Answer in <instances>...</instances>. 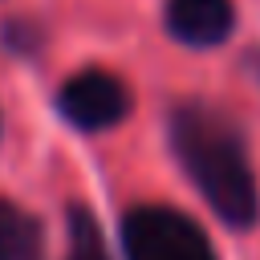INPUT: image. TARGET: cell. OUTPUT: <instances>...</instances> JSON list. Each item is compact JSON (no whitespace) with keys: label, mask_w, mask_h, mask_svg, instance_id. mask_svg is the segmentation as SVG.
Segmentation results:
<instances>
[{"label":"cell","mask_w":260,"mask_h":260,"mask_svg":"<svg viewBox=\"0 0 260 260\" xmlns=\"http://www.w3.org/2000/svg\"><path fill=\"white\" fill-rule=\"evenodd\" d=\"M171 150L183 175L228 228L248 232L260 219V187L248 162V146L223 110L207 102H179L171 110Z\"/></svg>","instance_id":"1"},{"label":"cell","mask_w":260,"mask_h":260,"mask_svg":"<svg viewBox=\"0 0 260 260\" xmlns=\"http://www.w3.org/2000/svg\"><path fill=\"white\" fill-rule=\"evenodd\" d=\"M126 260H219L207 232L179 207L142 203L122 215Z\"/></svg>","instance_id":"2"},{"label":"cell","mask_w":260,"mask_h":260,"mask_svg":"<svg viewBox=\"0 0 260 260\" xmlns=\"http://www.w3.org/2000/svg\"><path fill=\"white\" fill-rule=\"evenodd\" d=\"M130 89L110 69H81L57 93V114L77 130H110L130 114Z\"/></svg>","instance_id":"3"},{"label":"cell","mask_w":260,"mask_h":260,"mask_svg":"<svg viewBox=\"0 0 260 260\" xmlns=\"http://www.w3.org/2000/svg\"><path fill=\"white\" fill-rule=\"evenodd\" d=\"M162 20L175 41H183L191 49H211L232 37L236 8H232V0H167Z\"/></svg>","instance_id":"4"},{"label":"cell","mask_w":260,"mask_h":260,"mask_svg":"<svg viewBox=\"0 0 260 260\" xmlns=\"http://www.w3.org/2000/svg\"><path fill=\"white\" fill-rule=\"evenodd\" d=\"M0 260H45L41 219L4 195H0Z\"/></svg>","instance_id":"5"},{"label":"cell","mask_w":260,"mask_h":260,"mask_svg":"<svg viewBox=\"0 0 260 260\" xmlns=\"http://www.w3.org/2000/svg\"><path fill=\"white\" fill-rule=\"evenodd\" d=\"M69 260H110L106 240L98 232V219L81 203L69 207Z\"/></svg>","instance_id":"6"},{"label":"cell","mask_w":260,"mask_h":260,"mask_svg":"<svg viewBox=\"0 0 260 260\" xmlns=\"http://www.w3.org/2000/svg\"><path fill=\"white\" fill-rule=\"evenodd\" d=\"M252 73H256V81H260V49L252 53Z\"/></svg>","instance_id":"7"}]
</instances>
